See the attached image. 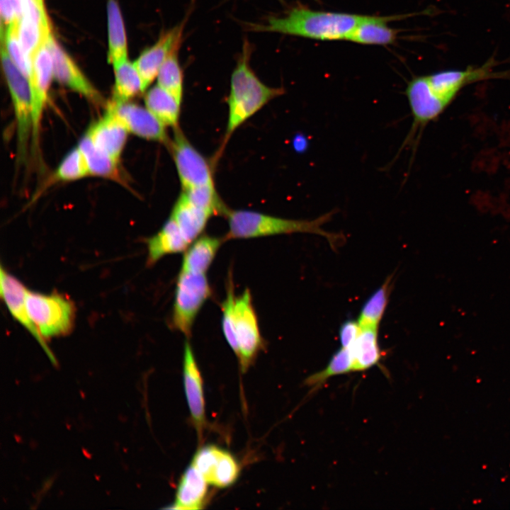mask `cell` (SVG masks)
Listing matches in <instances>:
<instances>
[{"mask_svg": "<svg viewBox=\"0 0 510 510\" xmlns=\"http://www.w3.org/2000/svg\"><path fill=\"white\" fill-rule=\"evenodd\" d=\"M90 176L84 157L77 146L63 158L49 183L72 181Z\"/></svg>", "mask_w": 510, "mask_h": 510, "instance_id": "obj_31", "label": "cell"}, {"mask_svg": "<svg viewBox=\"0 0 510 510\" xmlns=\"http://www.w3.org/2000/svg\"><path fill=\"white\" fill-rule=\"evenodd\" d=\"M183 379L191 416L200 436L205 423L203 382L193 351L188 341L183 350Z\"/></svg>", "mask_w": 510, "mask_h": 510, "instance_id": "obj_16", "label": "cell"}, {"mask_svg": "<svg viewBox=\"0 0 510 510\" xmlns=\"http://www.w3.org/2000/svg\"><path fill=\"white\" fill-rule=\"evenodd\" d=\"M113 65L115 84L110 102L123 103L142 92V84L140 75L134 63L128 59Z\"/></svg>", "mask_w": 510, "mask_h": 510, "instance_id": "obj_26", "label": "cell"}, {"mask_svg": "<svg viewBox=\"0 0 510 510\" xmlns=\"http://www.w3.org/2000/svg\"><path fill=\"white\" fill-rule=\"evenodd\" d=\"M393 275L386 278L363 303L358 318L360 326L379 328L385 312L392 290Z\"/></svg>", "mask_w": 510, "mask_h": 510, "instance_id": "obj_28", "label": "cell"}, {"mask_svg": "<svg viewBox=\"0 0 510 510\" xmlns=\"http://www.w3.org/2000/svg\"><path fill=\"white\" fill-rule=\"evenodd\" d=\"M1 24L4 26V28L1 29V34H3L12 22L16 19L12 0H1Z\"/></svg>", "mask_w": 510, "mask_h": 510, "instance_id": "obj_37", "label": "cell"}, {"mask_svg": "<svg viewBox=\"0 0 510 510\" xmlns=\"http://www.w3.org/2000/svg\"><path fill=\"white\" fill-rule=\"evenodd\" d=\"M47 44L52 56L53 75L56 80L89 101L97 104L103 103V99L100 93L52 35Z\"/></svg>", "mask_w": 510, "mask_h": 510, "instance_id": "obj_15", "label": "cell"}, {"mask_svg": "<svg viewBox=\"0 0 510 510\" xmlns=\"http://www.w3.org/2000/svg\"><path fill=\"white\" fill-rule=\"evenodd\" d=\"M236 295L234 294V284L230 278L227 288L226 297L222 303V329L223 335L234 351L237 353V344L235 336V306Z\"/></svg>", "mask_w": 510, "mask_h": 510, "instance_id": "obj_35", "label": "cell"}, {"mask_svg": "<svg viewBox=\"0 0 510 510\" xmlns=\"http://www.w3.org/2000/svg\"><path fill=\"white\" fill-rule=\"evenodd\" d=\"M19 22L17 19L14 20L6 30L1 34V38L2 40L4 39L5 48L11 59L29 79L31 74V62L24 54L19 41Z\"/></svg>", "mask_w": 510, "mask_h": 510, "instance_id": "obj_34", "label": "cell"}, {"mask_svg": "<svg viewBox=\"0 0 510 510\" xmlns=\"http://www.w3.org/2000/svg\"><path fill=\"white\" fill-rule=\"evenodd\" d=\"M494 62L465 69H445L414 77L404 91L412 116L409 131L400 150L416 147L425 127L441 115L466 86L499 76L492 72Z\"/></svg>", "mask_w": 510, "mask_h": 510, "instance_id": "obj_1", "label": "cell"}, {"mask_svg": "<svg viewBox=\"0 0 510 510\" xmlns=\"http://www.w3.org/2000/svg\"><path fill=\"white\" fill-rule=\"evenodd\" d=\"M211 295L205 274L180 271L171 314L174 328L188 337L200 309Z\"/></svg>", "mask_w": 510, "mask_h": 510, "instance_id": "obj_7", "label": "cell"}, {"mask_svg": "<svg viewBox=\"0 0 510 510\" xmlns=\"http://www.w3.org/2000/svg\"><path fill=\"white\" fill-rule=\"evenodd\" d=\"M235 336L237 353L242 371L246 370L264 346L256 312L249 289L236 296L234 306Z\"/></svg>", "mask_w": 510, "mask_h": 510, "instance_id": "obj_8", "label": "cell"}, {"mask_svg": "<svg viewBox=\"0 0 510 510\" xmlns=\"http://www.w3.org/2000/svg\"><path fill=\"white\" fill-rule=\"evenodd\" d=\"M0 283L1 297L12 317L30 332L42 346L51 362L56 364L54 355L29 316L26 302L28 289L2 266L0 270Z\"/></svg>", "mask_w": 510, "mask_h": 510, "instance_id": "obj_13", "label": "cell"}, {"mask_svg": "<svg viewBox=\"0 0 510 510\" xmlns=\"http://www.w3.org/2000/svg\"><path fill=\"white\" fill-rule=\"evenodd\" d=\"M185 22L162 33L157 41L144 50L134 62L142 79V92L157 77L159 71L171 52L181 47Z\"/></svg>", "mask_w": 510, "mask_h": 510, "instance_id": "obj_14", "label": "cell"}, {"mask_svg": "<svg viewBox=\"0 0 510 510\" xmlns=\"http://www.w3.org/2000/svg\"><path fill=\"white\" fill-rule=\"evenodd\" d=\"M224 240L208 235L197 238L185 251L180 271L205 274Z\"/></svg>", "mask_w": 510, "mask_h": 510, "instance_id": "obj_20", "label": "cell"}, {"mask_svg": "<svg viewBox=\"0 0 510 510\" xmlns=\"http://www.w3.org/2000/svg\"><path fill=\"white\" fill-rule=\"evenodd\" d=\"M251 52V46L245 42L231 76L225 142L268 102L285 93L283 88L270 87L259 79L250 66Z\"/></svg>", "mask_w": 510, "mask_h": 510, "instance_id": "obj_4", "label": "cell"}, {"mask_svg": "<svg viewBox=\"0 0 510 510\" xmlns=\"http://www.w3.org/2000/svg\"><path fill=\"white\" fill-rule=\"evenodd\" d=\"M189 245L176 222L170 217L160 230L147 240V264L152 266L164 256L184 251Z\"/></svg>", "mask_w": 510, "mask_h": 510, "instance_id": "obj_18", "label": "cell"}, {"mask_svg": "<svg viewBox=\"0 0 510 510\" xmlns=\"http://www.w3.org/2000/svg\"><path fill=\"white\" fill-rule=\"evenodd\" d=\"M378 327H361L360 333L351 348L353 370L363 371L379 364L382 357Z\"/></svg>", "mask_w": 510, "mask_h": 510, "instance_id": "obj_23", "label": "cell"}, {"mask_svg": "<svg viewBox=\"0 0 510 510\" xmlns=\"http://www.w3.org/2000/svg\"><path fill=\"white\" fill-rule=\"evenodd\" d=\"M48 41V40H47ZM47 41L42 44L31 58L29 81L33 99V131L30 152L39 149L40 132L42 114L48 98L53 75V60Z\"/></svg>", "mask_w": 510, "mask_h": 510, "instance_id": "obj_9", "label": "cell"}, {"mask_svg": "<svg viewBox=\"0 0 510 510\" xmlns=\"http://www.w3.org/2000/svg\"><path fill=\"white\" fill-rule=\"evenodd\" d=\"M360 331L361 326L358 320L348 319L341 324L339 331L341 347L351 348L356 341Z\"/></svg>", "mask_w": 510, "mask_h": 510, "instance_id": "obj_36", "label": "cell"}, {"mask_svg": "<svg viewBox=\"0 0 510 510\" xmlns=\"http://www.w3.org/2000/svg\"><path fill=\"white\" fill-rule=\"evenodd\" d=\"M146 108L165 126L176 128L181 104L158 84L148 90L144 96Z\"/></svg>", "mask_w": 510, "mask_h": 510, "instance_id": "obj_25", "label": "cell"}, {"mask_svg": "<svg viewBox=\"0 0 510 510\" xmlns=\"http://www.w3.org/2000/svg\"><path fill=\"white\" fill-rule=\"evenodd\" d=\"M110 107L124 125L128 132L148 140L170 144L165 125L146 107L129 101L114 103Z\"/></svg>", "mask_w": 510, "mask_h": 510, "instance_id": "obj_12", "label": "cell"}, {"mask_svg": "<svg viewBox=\"0 0 510 510\" xmlns=\"http://www.w3.org/2000/svg\"><path fill=\"white\" fill-rule=\"evenodd\" d=\"M26 0H12L16 18L20 21L23 17Z\"/></svg>", "mask_w": 510, "mask_h": 510, "instance_id": "obj_38", "label": "cell"}, {"mask_svg": "<svg viewBox=\"0 0 510 510\" xmlns=\"http://www.w3.org/2000/svg\"><path fill=\"white\" fill-rule=\"evenodd\" d=\"M78 147L84 157L91 176L119 179V162L98 148L87 132L81 138Z\"/></svg>", "mask_w": 510, "mask_h": 510, "instance_id": "obj_24", "label": "cell"}, {"mask_svg": "<svg viewBox=\"0 0 510 510\" xmlns=\"http://www.w3.org/2000/svg\"><path fill=\"white\" fill-rule=\"evenodd\" d=\"M335 213L336 210H333L312 220H293L251 210H228L226 216L229 228L224 239H251L293 233H310L325 237L331 247L336 249L344 237L341 234L329 232L322 227L329 222Z\"/></svg>", "mask_w": 510, "mask_h": 510, "instance_id": "obj_3", "label": "cell"}, {"mask_svg": "<svg viewBox=\"0 0 510 510\" xmlns=\"http://www.w3.org/2000/svg\"><path fill=\"white\" fill-rule=\"evenodd\" d=\"M368 16L313 11L295 7L284 16H272L263 24H249V30L273 32L317 40H347Z\"/></svg>", "mask_w": 510, "mask_h": 510, "instance_id": "obj_2", "label": "cell"}, {"mask_svg": "<svg viewBox=\"0 0 510 510\" xmlns=\"http://www.w3.org/2000/svg\"><path fill=\"white\" fill-rule=\"evenodd\" d=\"M26 302L29 316L44 339L64 336L72 331L75 307L67 297L28 290Z\"/></svg>", "mask_w": 510, "mask_h": 510, "instance_id": "obj_6", "label": "cell"}, {"mask_svg": "<svg viewBox=\"0 0 510 510\" xmlns=\"http://www.w3.org/2000/svg\"><path fill=\"white\" fill-rule=\"evenodd\" d=\"M170 146L183 190L214 185L207 160L178 127L175 128L174 140Z\"/></svg>", "mask_w": 510, "mask_h": 510, "instance_id": "obj_10", "label": "cell"}, {"mask_svg": "<svg viewBox=\"0 0 510 510\" xmlns=\"http://www.w3.org/2000/svg\"><path fill=\"white\" fill-rule=\"evenodd\" d=\"M212 215L192 204L182 193L176 202L171 217L176 222L187 241L191 244L204 230Z\"/></svg>", "mask_w": 510, "mask_h": 510, "instance_id": "obj_21", "label": "cell"}, {"mask_svg": "<svg viewBox=\"0 0 510 510\" xmlns=\"http://www.w3.org/2000/svg\"><path fill=\"white\" fill-rule=\"evenodd\" d=\"M180 47L174 49L162 65L157 84L171 94L181 104L183 98V72L178 61Z\"/></svg>", "mask_w": 510, "mask_h": 510, "instance_id": "obj_30", "label": "cell"}, {"mask_svg": "<svg viewBox=\"0 0 510 510\" xmlns=\"http://www.w3.org/2000/svg\"><path fill=\"white\" fill-rule=\"evenodd\" d=\"M183 193L192 204L205 210L212 216L219 214L226 215L228 212L218 198L215 185L183 190Z\"/></svg>", "mask_w": 510, "mask_h": 510, "instance_id": "obj_33", "label": "cell"}, {"mask_svg": "<svg viewBox=\"0 0 510 510\" xmlns=\"http://www.w3.org/2000/svg\"><path fill=\"white\" fill-rule=\"evenodd\" d=\"M351 372H354L351 348L341 347L332 355L324 369L309 375L305 379V385L317 389L329 378Z\"/></svg>", "mask_w": 510, "mask_h": 510, "instance_id": "obj_29", "label": "cell"}, {"mask_svg": "<svg viewBox=\"0 0 510 510\" xmlns=\"http://www.w3.org/2000/svg\"><path fill=\"white\" fill-rule=\"evenodd\" d=\"M402 16H370L361 23L351 33L347 40L363 44L386 45L393 43L397 30L387 26V23L401 18Z\"/></svg>", "mask_w": 510, "mask_h": 510, "instance_id": "obj_22", "label": "cell"}, {"mask_svg": "<svg viewBox=\"0 0 510 510\" xmlns=\"http://www.w3.org/2000/svg\"><path fill=\"white\" fill-rule=\"evenodd\" d=\"M192 465L208 484L220 488L232 485L239 474V466L235 458L216 446L209 445L200 448L193 456Z\"/></svg>", "mask_w": 510, "mask_h": 510, "instance_id": "obj_11", "label": "cell"}, {"mask_svg": "<svg viewBox=\"0 0 510 510\" xmlns=\"http://www.w3.org/2000/svg\"><path fill=\"white\" fill-rule=\"evenodd\" d=\"M86 132L98 148L119 162L128 131L110 107L107 106L104 115Z\"/></svg>", "mask_w": 510, "mask_h": 510, "instance_id": "obj_17", "label": "cell"}, {"mask_svg": "<svg viewBox=\"0 0 510 510\" xmlns=\"http://www.w3.org/2000/svg\"><path fill=\"white\" fill-rule=\"evenodd\" d=\"M208 484L203 475L191 464L183 473L176 492L175 509H202L208 494Z\"/></svg>", "mask_w": 510, "mask_h": 510, "instance_id": "obj_19", "label": "cell"}, {"mask_svg": "<svg viewBox=\"0 0 510 510\" xmlns=\"http://www.w3.org/2000/svg\"><path fill=\"white\" fill-rule=\"evenodd\" d=\"M1 62L10 92L16 126L17 159L24 162L30 149L33 131L32 90L28 78L11 59L4 46Z\"/></svg>", "mask_w": 510, "mask_h": 510, "instance_id": "obj_5", "label": "cell"}, {"mask_svg": "<svg viewBox=\"0 0 510 510\" xmlns=\"http://www.w3.org/2000/svg\"><path fill=\"white\" fill-rule=\"evenodd\" d=\"M108 62L113 64L128 59L127 40L120 8L115 0H108Z\"/></svg>", "mask_w": 510, "mask_h": 510, "instance_id": "obj_27", "label": "cell"}, {"mask_svg": "<svg viewBox=\"0 0 510 510\" xmlns=\"http://www.w3.org/2000/svg\"><path fill=\"white\" fill-rule=\"evenodd\" d=\"M50 35V30H45L27 16H23L19 22V41L24 54L30 62L34 53L48 40Z\"/></svg>", "mask_w": 510, "mask_h": 510, "instance_id": "obj_32", "label": "cell"}]
</instances>
